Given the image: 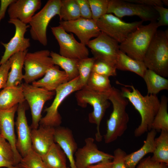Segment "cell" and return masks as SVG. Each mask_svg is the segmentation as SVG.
Instances as JSON below:
<instances>
[{
    "mask_svg": "<svg viewBox=\"0 0 168 168\" xmlns=\"http://www.w3.org/2000/svg\"><path fill=\"white\" fill-rule=\"evenodd\" d=\"M117 82L124 86L121 89L122 95L131 103L140 115L141 123L134 131L135 137H140L151 129L152 121L160 107V100L156 95L143 96L133 86Z\"/></svg>",
    "mask_w": 168,
    "mask_h": 168,
    "instance_id": "1",
    "label": "cell"
},
{
    "mask_svg": "<svg viewBox=\"0 0 168 168\" xmlns=\"http://www.w3.org/2000/svg\"><path fill=\"white\" fill-rule=\"evenodd\" d=\"M108 99L113 105V111L107 120L106 131L104 136L106 143L112 142L121 136L127 128L128 115L126 111L128 100L119 89L112 87L109 91Z\"/></svg>",
    "mask_w": 168,
    "mask_h": 168,
    "instance_id": "2",
    "label": "cell"
},
{
    "mask_svg": "<svg viewBox=\"0 0 168 168\" xmlns=\"http://www.w3.org/2000/svg\"><path fill=\"white\" fill-rule=\"evenodd\" d=\"M109 92H102L94 90L86 86L77 91L75 95L77 105L85 108L88 104L91 105L93 111L88 115L89 122L96 125L95 139L98 142L102 140L100 125L105 112L110 106L108 99Z\"/></svg>",
    "mask_w": 168,
    "mask_h": 168,
    "instance_id": "3",
    "label": "cell"
},
{
    "mask_svg": "<svg viewBox=\"0 0 168 168\" xmlns=\"http://www.w3.org/2000/svg\"><path fill=\"white\" fill-rule=\"evenodd\" d=\"M147 69L164 77L168 76V30H157L143 61Z\"/></svg>",
    "mask_w": 168,
    "mask_h": 168,
    "instance_id": "4",
    "label": "cell"
},
{
    "mask_svg": "<svg viewBox=\"0 0 168 168\" xmlns=\"http://www.w3.org/2000/svg\"><path fill=\"white\" fill-rule=\"evenodd\" d=\"M157 21L138 26L119 44L120 50L131 58L143 61L145 53L157 30Z\"/></svg>",
    "mask_w": 168,
    "mask_h": 168,
    "instance_id": "5",
    "label": "cell"
},
{
    "mask_svg": "<svg viewBox=\"0 0 168 168\" xmlns=\"http://www.w3.org/2000/svg\"><path fill=\"white\" fill-rule=\"evenodd\" d=\"M61 0H49L38 12L35 14L29 23L30 32L32 39L44 46L47 44V30L51 20L59 16Z\"/></svg>",
    "mask_w": 168,
    "mask_h": 168,
    "instance_id": "6",
    "label": "cell"
},
{
    "mask_svg": "<svg viewBox=\"0 0 168 168\" xmlns=\"http://www.w3.org/2000/svg\"><path fill=\"white\" fill-rule=\"evenodd\" d=\"M82 88L79 76L58 87L55 91V96L52 104L44 109L46 114L42 118L39 124L55 128L60 126L62 121L58 111L59 106L69 95Z\"/></svg>",
    "mask_w": 168,
    "mask_h": 168,
    "instance_id": "7",
    "label": "cell"
},
{
    "mask_svg": "<svg viewBox=\"0 0 168 168\" xmlns=\"http://www.w3.org/2000/svg\"><path fill=\"white\" fill-rule=\"evenodd\" d=\"M107 13L114 14L121 19L125 16H137L143 22L156 21L159 17L153 7L125 0H109Z\"/></svg>",
    "mask_w": 168,
    "mask_h": 168,
    "instance_id": "8",
    "label": "cell"
},
{
    "mask_svg": "<svg viewBox=\"0 0 168 168\" xmlns=\"http://www.w3.org/2000/svg\"><path fill=\"white\" fill-rule=\"evenodd\" d=\"M96 22L101 32L120 44L124 40L131 32L142 25L143 22L140 21L127 22L110 13L104 15Z\"/></svg>",
    "mask_w": 168,
    "mask_h": 168,
    "instance_id": "9",
    "label": "cell"
},
{
    "mask_svg": "<svg viewBox=\"0 0 168 168\" xmlns=\"http://www.w3.org/2000/svg\"><path fill=\"white\" fill-rule=\"evenodd\" d=\"M25 100L30 107L32 121L31 129L37 128L42 118L41 113L45 103L55 95V91H49L26 83L21 84Z\"/></svg>",
    "mask_w": 168,
    "mask_h": 168,
    "instance_id": "10",
    "label": "cell"
},
{
    "mask_svg": "<svg viewBox=\"0 0 168 168\" xmlns=\"http://www.w3.org/2000/svg\"><path fill=\"white\" fill-rule=\"evenodd\" d=\"M48 50L27 53L24 60L25 71L23 79L29 84L44 76L46 71L54 65Z\"/></svg>",
    "mask_w": 168,
    "mask_h": 168,
    "instance_id": "11",
    "label": "cell"
},
{
    "mask_svg": "<svg viewBox=\"0 0 168 168\" xmlns=\"http://www.w3.org/2000/svg\"><path fill=\"white\" fill-rule=\"evenodd\" d=\"M51 29L59 46L60 55L78 60L88 57L89 51L86 45L78 42L73 34H68L60 26Z\"/></svg>",
    "mask_w": 168,
    "mask_h": 168,
    "instance_id": "12",
    "label": "cell"
},
{
    "mask_svg": "<svg viewBox=\"0 0 168 168\" xmlns=\"http://www.w3.org/2000/svg\"><path fill=\"white\" fill-rule=\"evenodd\" d=\"M86 45L96 59L104 61L115 67L119 51V43L117 41L101 32Z\"/></svg>",
    "mask_w": 168,
    "mask_h": 168,
    "instance_id": "13",
    "label": "cell"
},
{
    "mask_svg": "<svg viewBox=\"0 0 168 168\" xmlns=\"http://www.w3.org/2000/svg\"><path fill=\"white\" fill-rule=\"evenodd\" d=\"M85 142V145L78 148L74 154L76 168H87L102 161L112 160L113 155L99 150L92 138H86Z\"/></svg>",
    "mask_w": 168,
    "mask_h": 168,
    "instance_id": "14",
    "label": "cell"
},
{
    "mask_svg": "<svg viewBox=\"0 0 168 168\" xmlns=\"http://www.w3.org/2000/svg\"><path fill=\"white\" fill-rule=\"evenodd\" d=\"M8 22L14 26L15 33L8 43H1L5 48V51L0 61V66L16 53L28 50L30 45V39L25 37V34L30 26L17 19H9Z\"/></svg>",
    "mask_w": 168,
    "mask_h": 168,
    "instance_id": "15",
    "label": "cell"
},
{
    "mask_svg": "<svg viewBox=\"0 0 168 168\" xmlns=\"http://www.w3.org/2000/svg\"><path fill=\"white\" fill-rule=\"evenodd\" d=\"M60 26L67 32L74 33L80 43L86 45L90 39L97 37L101 33L96 22L92 19L80 17L73 21L59 22Z\"/></svg>",
    "mask_w": 168,
    "mask_h": 168,
    "instance_id": "16",
    "label": "cell"
},
{
    "mask_svg": "<svg viewBox=\"0 0 168 168\" xmlns=\"http://www.w3.org/2000/svg\"><path fill=\"white\" fill-rule=\"evenodd\" d=\"M18 105L6 110H0V133L10 144L13 151L15 165H18L22 157L16 147L14 118Z\"/></svg>",
    "mask_w": 168,
    "mask_h": 168,
    "instance_id": "17",
    "label": "cell"
},
{
    "mask_svg": "<svg viewBox=\"0 0 168 168\" xmlns=\"http://www.w3.org/2000/svg\"><path fill=\"white\" fill-rule=\"evenodd\" d=\"M26 110L24 102L18 105L17 116L15 123L17 135L16 147L22 157L25 156L32 148L31 129L27 123Z\"/></svg>",
    "mask_w": 168,
    "mask_h": 168,
    "instance_id": "18",
    "label": "cell"
},
{
    "mask_svg": "<svg viewBox=\"0 0 168 168\" xmlns=\"http://www.w3.org/2000/svg\"><path fill=\"white\" fill-rule=\"evenodd\" d=\"M41 5L40 0H15L7 9L9 19H17L26 24H29Z\"/></svg>",
    "mask_w": 168,
    "mask_h": 168,
    "instance_id": "19",
    "label": "cell"
},
{
    "mask_svg": "<svg viewBox=\"0 0 168 168\" xmlns=\"http://www.w3.org/2000/svg\"><path fill=\"white\" fill-rule=\"evenodd\" d=\"M55 128L40 125L36 129L31 130L32 148L41 156L45 155L55 143Z\"/></svg>",
    "mask_w": 168,
    "mask_h": 168,
    "instance_id": "20",
    "label": "cell"
},
{
    "mask_svg": "<svg viewBox=\"0 0 168 168\" xmlns=\"http://www.w3.org/2000/svg\"><path fill=\"white\" fill-rule=\"evenodd\" d=\"M54 140L65 153L69 162L70 168H76L74 156L78 147L72 131L64 127L55 128Z\"/></svg>",
    "mask_w": 168,
    "mask_h": 168,
    "instance_id": "21",
    "label": "cell"
},
{
    "mask_svg": "<svg viewBox=\"0 0 168 168\" xmlns=\"http://www.w3.org/2000/svg\"><path fill=\"white\" fill-rule=\"evenodd\" d=\"M43 78L32 82V85L49 91H54L60 86L69 81L67 74L54 65L46 71Z\"/></svg>",
    "mask_w": 168,
    "mask_h": 168,
    "instance_id": "22",
    "label": "cell"
},
{
    "mask_svg": "<svg viewBox=\"0 0 168 168\" xmlns=\"http://www.w3.org/2000/svg\"><path fill=\"white\" fill-rule=\"evenodd\" d=\"M156 131L151 129L147 134L146 138L143 146L137 151L128 154L125 158V163L127 168H136L139 161L147 154L153 153L155 148V139Z\"/></svg>",
    "mask_w": 168,
    "mask_h": 168,
    "instance_id": "23",
    "label": "cell"
},
{
    "mask_svg": "<svg viewBox=\"0 0 168 168\" xmlns=\"http://www.w3.org/2000/svg\"><path fill=\"white\" fill-rule=\"evenodd\" d=\"M28 50L16 53L9 58L11 61L10 71L8 73L6 87L17 86L22 84L24 76L22 68L25 57Z\"/></svg>",
    "mask_w": 168,
    "mask_h": 168,
    "instance_id": "24",
    "label": "cell"
},
{
    "mask_svg": "<svg viewBox=\"0 0 168 168\" xmlns=\"http://www.w3.org/2000/svg\"><path fill=\"white\" fill-rule=\"evenodd\" d=\"M25 100L21 84L6 87L0 92V110L10 109Z\"/></svg>",
    "mask_w": 168,
    "mask_h": 168,
    "instance_id": "25",
    "label": "cell"
},
{
    "mask_svg": "<svg viewBox=\"0 0 168 168\" xmlns=\"http://www.w3.org/2000/svg\"><path fill=\"white\" fill-rule=\"evenodd\" d=\"M115 67L118 70L133 72L142 78L147 69L143 61L134 59L120 50Z\"/></svg>",
    "mask_w": 168,
    "mask_h": 168,
    "instance_id": "26",
    "label": "cell"
},
{
    "mask_svg": "<svg viewBox=\"0 0 168 168\" xmlns=\"http://www.w3.org/2000/svg\"><path fill=\"white\" fill-rule=\"evenodd\" d=\"M45 168H67V156L59 146L54 143L41 156Z\"/></svg>",
    "mask_w": 168,
    "mask_h": 168,
    "instance_id": "27",
    "label": "cell"
},
{
    "mask_svg": "<svg viewBox=\"0 0 168 168\" xmlns=\"http://www.w3.org/2000/svg\"><path fill=\"white\" fill-rule=\"evenodd\" d=\"M146 85L147 94L156 95L168 90V80L153 71L147 69L142 77Z\"/></svg>",
    "mask_w": 168,
    "mask_h": 168,
    "instance_id": "28",
    "label": "cell"
},
{
    "mask_svg": "<svg viewBox=\"0 0 168 168\" xmlns=\"http://www.w3.org/2000/svg\"><path fill=\"white\" fill-rule=\"evenodd\" d=\"M50 56L54 64L60 67L66 73L69 81L79 76L77 68L79 60L64 57L52 51L50 52Z\"/></svg>",
    "mask_w": 168,
    "mask_h": 168,
    "instance_id": "29",
    "label": "cell"
},
{
    "mask_svg": "<svg viewBox=\"0 0 168 168\" xmlns=\"http://www.w3.org/2000/svg\"><path fill=\"white\" fill-rule=\"evenodd\" d=\"M155 148L152 159L168 165V132L161 131L159 136L155 139Z\"/></svg>",
    "mask_w": 168,
    "mask_h": 168,
    "instance_id": "30",
    "label": "cell"
},
{
    "mask_svg": "<svg viewBox=\"0 0 168 168\" xmlns=\"http://www.w3.org/2000/svg\"><path fill=\"white\" fill-rule=\"evenodd\" d=\"M168 99L165 95L162 96L160 101L158 110L152 121L151 129L156 132L165 131L168 132Z\"/></svg>",
    "mask_w": 168,
    "mask_h": 168,
    "instance_id": "31",
    "label": "cell"
},
{
    "mask_svg": "<svg viewBox=\"0 0 168 168\" xmlns=\"http://www.w3.org/2000/svg\"><path fill=\"white\" fill-rule=\"evenodd\" d=\"M58 16L60 21H73L81 17L79 6L76 0H61Z\"/></svg>",
    "mask_w": 168,
    "mask_h": 168,
    "instance_id": "32",
    "label": "cell"
},
{
    "mask_svg": "<svg viewBox=\"0 0 168 168\" xmlns=\"http://www.w3.org/2000/svg\"><path fill=\"white\" fill-rule=\"evenodd\" d=\"M86 86L102 92H109L112 87L109 77L93 72L91 73Z\"/></svg>",
    "mask_w": 168,
    "mask_h": 168,
    "instance_id": "33",
    "label": "cell"
},
{
    "mask_svg": "<svg viewBox=\"0 0 168 168\" xmlns=\"http://www.w3.org/2000/svg\"><path fill=\"white\" fill-rule=\"evenodd\" d=\"M95 60L96 58L92 57H87L78 60L77 68L79 80L83 88L86 85Z\"/></svg>",
    "mask_w": 168,
    "mask_h": 168,
    "instance_id": "34",
    "label": "cell"
},
{
    "mask_svg": "<svg viewBox=\"0 0 168 168\" xmlns=\"http://www.w3.org/2000/svg\"><path fill=\"white\" fill-rule=\"evenodd\" d=\"M22 168H45L41 156L32 149L22 157L18 165Z\"/></svg>",
    "mask_w": 168,
    "mask_h": 168,
    "instance_id": "35",
    "label": "cell"
},
{
    "mask_svg": "<svg viewBox=\"0 0 168 168\" xmlns=\"http://www.w3.org/2000/svg\"><path fill=\"white\" fill-rule=\"evenodd\" d=\"M91 7L92 19L97 21L107 14L109 0H88Z\"/></svg>",
    "mask_w": 168,
    "mask_h": 168,
    "instance_id": "36",
    "label": "cell"
},
{
    "mask_svg": "<svg viewBox=\"0 0 168 168\" xmlns=\"http://www.w3.org/2000/svg\"><path fill=\"white\" fill-rule=\"evenodd\" d=\"M116 68L107 62L96 59L94 62L92 72L109 77L117 75Z\"/></svg>",
    "mask_w": 168,
    "mask_h": 168,
    "instance_id": "37",
    "label": "cell"
},
{
    "mask_svg": "<svg viewBox=\"0 0 168 168\" xmlns=\"http://www.w3.org/2000/svg\"><path fill=\"white\" fill-rule=\"evenodd\" d=\"M0 154L2 155L15 166L12 148L8 141L0 133Z\"/></svg>",
    "mask_w": 168,
    "mask_h": 168,
    "instance_id": "38",
    "label": "cell"
},
{
    "mask_svg": "<svg viewBox=\"0 0 168 168\" xmlns=\"http://www.w3.org/2000/svg\"><path fill=\"white\" fill-rule=\"evenodd\" d=\"M127 154L126 152L120 148L116 149L114 152L112 168H127L125 160Z\"/></svg>",
    "mask_w": 168,
    "mask_h": 168,
    "instance_id": "39",
    "label": "cell"
},
{
    "mask_svg": "<svg viewBox=\"0 0 168 168\" xmlns=\"http://www.w3.org/2000/svg\"><path fill=\"white\" fill-rule=\"evenodd\" d=\"M136 168H168V165L153 161L149 156L142 159Z\"/></svg>",
    "mask_w": 168,
    "mask_h": 168,
    "instance_id": "40",
    "label": "cell"
},
{
    "mask_svg": "<svg viewBox=\"0 0 168 168\" xmlns=\"http://www.w3.org/2000/svg\"><path fill=\"white\" fill-rule=\"evenodd\" d=\"M153 7L157 12L159 17L156 25L158 27L168 25V9L163 6H156Z\"/></svg>",
    "mask_w": 168,
    "mask_h": 168,
    "instance_id": "41",
    "label": "cell"
},
{
    "mask_svg": "<svg viewBox=\"0 0 168 168\" xmlns=\"http://www.w3.org/2000/svg\"><path fill=\"white\" fill-rule=\"evenodd\" d=\"M10 66L9 59L0 66V89L6 87Z\"/></svg>",
    "mask_w": 168,
    "mask_h": 168,
    "instance_id": "42",
    "label": "cell"
},
{
    "mask_svg": "<svg viewBox=\"0 0 168 168\" xmlns=\"http://www.w3.org/2000/svg\"><path fill=\"white\" fill-rule=\"evenodd\" d=\"M79 5L81 17L92 19L91 11L88 0H76Z\"/></svg>",
    "mask_w": 168,
    "mask_h": 168,
    "instance_id": "43",
    "label": "cell"
},
{
    "mask_svg": "<svg viewBox=\"0 0 168 168\" xmlns=\"http://www.w3.org/2000/svg\"><path fill=\"white\" fill-rule=\"evenodd\" d=\"M131 2L137 3L147 6L154 7L163 6V5L161 0H125Z\"/></svg>",
    "mask_w": 168,
    "mask_h": 168,
    "instance_id": "44",
    "label": "cell"
},
{
    "mask_svg": "<svg viewBox=\"0 0 168 168\" xmlns=\"http://www.w3.org/2000/svg\"><path fill=\"white\" fill-rule=\"evenodd\" d=\"M15 0H1L0 5V22L4 17L7 10L11 3Z\"/></svg>",
    "mask_w": 168,
    "mask_h": 168,
    "instance_id": "45",
    "label": "cell"
},
{
    "mask_svg": "<svg viewBox=\"0 0 168 168\" xmlns=\"http://www.w3.org/2000/svg\"><path fill=\"white\" fill-rule=\"evenodd\" d=\"M111 160L102 161L96 164L90 166L87 168H112Z\"/></svg>",
    "mask_w": 168,
    "mask_h": 168,
    "instance_id": "46",
    "label": "cell"
},
{
    "mask_svg": "<svg viewBox=\"0 0 168 168\" xmlns=\"http://www.w3.org/2000/svg\"><path fill=\"white\" fill-rule=\"evenodd\" d=\"M14 166L13 164L2 155L0 154V168Z\"/></svg>",
    "mask_w": 168,
    "mask_h": 168,
    "instance_id": "47",
    "label": "cell"
},
{
    "mask_svg": "<svg viewBox=\"0 0 168 168\" xmlns=\"http://www.w3.org/2000/svg\"><path fill=\"white\" fill-rule=\"evenodd\" d=\"M162 2L163 5H165L166 6H168V0H162Z\"/></svg>",
    "mask_w": 168,
    "mask_h": 168,
    "instance_id": "48",
    "label": "cell"
},
{
    "mask_svg": "<svg viewBox=\"0 0 168 168\" xmlns=\"http://www.w3.org/2000/svg\"><path fill=\"white\" fill-rule=\"evenodd\" d=\"M22 168L21 167H19V166H13L10 167H7V168Z\"/></svg>",
    "mask_w": 168,
    "mask_h": 168,
    "instance_id": "49",
    "label": "cell"
},
{
    "mask_svg": "<svg viewBox=\"0 0 168 168\" xmlns=\"http://www.w3.org/2000/svg\"><path fill=\"white\" fill-rule=\"evenodd\" d=\"M67 168H70L67 167Z\"/></svg>",
    "mask_w": 168,
    "mask_h": 168,
    "instance_id": "50",
    "label": "cell"
},
{
    "mask_svg": "<svg viewBox=\"0 0 168 168\" xmlns=\"http://www.w3.org/2000/svg\"></svg>",
    "mask_w": 168,
    "mask_h": 168,
    "instance_id": "51",
    "label": "cell"
}]
</instances>
